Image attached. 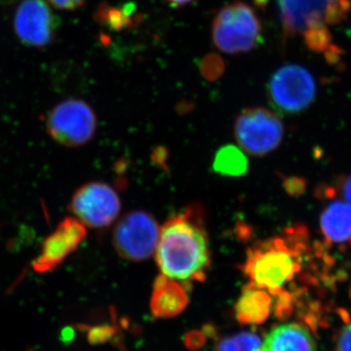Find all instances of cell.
<instances>
[{"mask_svg":"<svg viewBox=\"0 0 351 351\" xmlns=\"http://www.w3.org/2000/svg\"><path fill=\"white\" fill-rule=\"evenodd\" d=\"M284 34H302L314 50L326 49L330 43L327 25L343 19L348 0H276Z\"/></svg>","mask_w":351,"mask_h":351,"instance_id":"3","label":"cell"},{"mask_svg":"<svg viewBox=\"0 0 351 351\" xmlns=\"http://www.w3.org/2000/svg\"><path fill=\"white\" fill-rule=\"evenodd\" d=\"M14 32L27 47H47L54 43L60 19L46 0H22L13 19Z\"/></svg>","mask_w":351,"mask_h":351,"instance_id":"10","label":"cell"},{"mask_svg":"<svg viewBox=\"0 0 351 351\" xmlns=\"http://www.w3.org/2000/svg\"><path fill=\"white\" fill-rule=\"evenodd\" d=\"M262 23L246 2H230L221 7L212 25V38L221 52L235 55L250 52L262 40Z\"/></svg>","mask_w":351,"mask_h":351,"instance_id":"4","label":"cell"},{"mask_svg":"<svg viewBox=\"0 0 351 351\" xmlns=\"http://www.w3.org/2000/svg\"><path fill=\"white\" fill-rule=\"evenodd\" d=\"M213 170L221 176L239 177L248 170V159L239 147L232 145H225L215 156Z\"/></svg>","mask_w":351,"mask_h":351,"instance_id":"16","label":"cell"},{"mask_svg":"<svg viewBox=\"0 0 351 351\" xmlns=\"http://www.w3.org/2000/svg\"><path fill=\"white\" fill-rule=\"evenodd\" d=\"M234 136L242 151L253 156H263L282 143L284 126L271 110L246 108L235 120Z\"/></svg>","mask_w":351,"mask_h":351,"instance_id":"6","label":"cell"},{"mask_svg":"<svg viewBox=\"0 0 351 351\" xmlns=\"http://www.w3.org/2000/svg\"><path fill=\"white\" fill-rule=\"evenodd\" d=\"M136 17L132 8H117L106 3L101 4L94 14L97 22L112 29H121L133 25Z\"/></svg>","mask_w":351,"mask_h":351,"instance_id":"17","label":"cell"},{"mask_svg":"<svg viewBox=\"0 0 351 351\" xmlns=\"http://www.w3.org/2000/svg\"><path fill=\"white\" fill-rule=\"evenodd\" d=\"M75 329L73 327H66L62 329L60 339H61L62 343H69L75 338Z\"/></svg>","mask_w":351,"mask_h":351,"instance_id":"25","label":"cell"},{"mask_svg":"<svg viewBox=\"0 0 351 351\" xmlns=\"http://www.w3.org/2000/svg\"><path fill=\"white\" fill-rule=\"evenodd\" d=\"M320 214L323 245L346 250L351 249V205L339 198H327Z\"/></svg>","mask_w":351,"mask_h":351,"instance_id":"12","label":"cell"},{"mask_svg":"<svg viewBox=\"0 0 351 351\" xmlns=\"http://www.w3.org/2000/svg\"><path fill=\"white\" fill-rule=\"evenodd\" d=\"M159 235L160 228L152 215L133 211L117 223L112 235L113 246L122 258L141 262L154 255Z\"/></svg>","mask_w":351,"mask_h":351,"instance_id":"8","label":"cell"},{"mask_svg":"<svg viewBox=\"0 0 351 351\" xmlns=\"http://www.w3.org/2000/svg\"><path fill=\"white\" fill-rule=\"evenodd\" d=\"M188 304V294L181 284L163 274L157 277L151 300L152 311L156 317H175Z\"/></svg>","mask_w":351,"mask_h":351,"instance_id":"13","label":"cell"},{"mask_svg":"<svg viewBox=\"0 0 351 351\" xmlns=\"http://www.w3.org/2000/svg\"><path fill=\"white\" fill-rule=\"evenodd\" d=\"M315 96V80L300 64H284L272 75L267 84L270 104L282 114H295L306 110Z\"/></svg>","mask_w":351,"mask_h":351,"instance_id":"5","label":"cell"},{"mask_svg":"<svg viewBox=\"0 0 351 351\" xmlns=\"http://www.w3.org/2000/svg\"><path fill=\"white\" fill-rule=\"evenodd\" d=\"M121 209L117 191L105 182H88L73 193L69 210L83 225L103 228L112 225Z\"/></svg>","mask_w":351,"mask_h":351,"instance_id":"9","label":"cell"},{"mask_svg":"<svg viewBox=\"0 0 351 351\" xmlns=\"http://www.w3.org/2000/svg\"><path fill=\"white\" fill-rule=\"evenodd\" d=\"M46 1L60 10L73 11L84 5L87 0H46Z\"/></svg>","mask_w":351,"mask_h":351,"instance_id":"23","label":"cell"},{"mask_svg":"<svg viewBox=\"0 0 351 351\" xmlns=\"http://www.w3.org/2000/svg\"><path fill=\"white\" fill-rule=\"evenodd\" d=\"M308 234L306 226H293L282 234L249 248L242 270L250 284L274 295L283 292L286 284L301 271L304 261L311 258L313 248Z\"/></svg>","mask_w":351,"mask_h":351,"instance_id":"2","label":"cell"},{"mask_svg":"<svg viewBox=\"0 0 351 351\" xmlns=\"http://www.w3.org/2000/svg\"><path fill=\"white\" fill-rule=\"evenodd\" d=\"M260 351H317L315 341L306 328L287 323L271 330Z\"/></svg>","mask_w":351,"mask_h":351,"instance_id":"15","label":"cell"},{"mask_svg":"<svg viewBox=\"0 0 351 351\" xmlns=\"http://www.w3.org/2000/svg\"><path fill=\"white\" fill-rule=\"evenodd\" d=\"M262 341L257 334L243 332L221 339L217 351H260Z\"/></svg>","mask_w":351,"mask_h":351,"instance_id":"18","label":"cell"},{"mask_svg":"<svg viewBox=\"0 0 351 351\" xmlns=\"http://www.w3.org/2000/svg\"><path fill=\"white\" fill-rule=\"evenodd\" d=\"M94 110L78 99H69L57 104L48 112L46 128L53 140L69 147L87 144L96 131Z\"/></svg>","mask_w":351,"mask_h":351,"instance_id":"7","label":"cell"},{"mask_svg":"<svg viewBox=\"0 0 351 351\" xmlns=\"http://www.w3.org/2000/svg\"><path fill=\"white\" fill-rule=\"evenodd\" d=\"M272 294L249 283L234 306L235 316L245 325H260L267 320L274 306Z\"/></svg>","mask_w":351,"mask_h":351,"instance_id":"14","label":"cell"},{"mask_svg":"<svg viewBox=\"0 0 351 351\" xmlns=\"http://www.w3.org/2000/svg\"><path fill=\"white\" fill-rule=\"evenodd\" d=\"M284 188L290 195H301L306 189V182L300 178H287L284 180Z\"/></svg>","mask_w":351,"mask_h":351,"instance_id":"22","label":"cell"},{"mask_svg":"<svg viewBox=\"0 0 351 351\" xmlns=\"http://www.w3.org/2000/svg\"><path fill=\"white\" fill-rule=\"evenodd\" d=\"M86 226L80 219L68 217L58 225L56 230L44 240L41 252L32 263L36 274H47L56 269L84 241Z\"/></svg>","mask_w":351,"mask_h":351,"instance_id":"11","label":"cell"},{"mask_svg":"<svg viewBox=\"0 0 351 351\" xmlns=\"http://www.w3.org/2000/svg\"><path fill=\"white\" fill-rule=\"evenodd\" d=\"M337 350L351 351V324L339 332L337 339Z\"/></svg>","mask_w":351,"mask_h":351,"instance_id":"24","label":"cell"},{"mask_svg":"<svg viewBox=\"0 0 351 351\" xmlns=\"http://www.w3.org/2000/svg\"><path fill=\"white\" fill-rule=\"evenodd\" d=\"M166 1L169 2L171 5L175 7H182L193 3L195 0H166Z\"/></svg>","mask_w":351,"mask_h":351,"instance_id":"26","label":"cell"},{"mask_svg":"<svg viewBox=\"0 0 351 351\" xmlns=\"http://www.w3.org/2000/svg\"><path fill=\"white\" fill-rule=\"evenodd\" d=\"M200 69L202 75L208 80H216L223 73V61L217 56H208L203 59Z\"/></svg>","mask_w":351,"mask_h":351,"instance_id":"21","label":"cell"},{"mask_svg":"<svg viewBox=\"0 0 351 351\" xmlns=\"http://www.w3.org/2000/svg\"><path fill=\"white\" fill-rule=\"evenodd\" d=\"M82 331L87 332V339L91 345H100V343H105L108 339L112 338L113 329L108 325H103V326H94L87 327L84 325H77Z\"/></svg>","mask_w":351,"mask_h":351,"instance_id":"20","label":"cell"},{"mask_svg":"<svg viewBox=\"0 0 351 351\" xmlns=\"http://www.w3.org/2000/svg\"><path fill=\"white\" fill-rule=\"evenodd\" d=\"M199 210L189 208L160 228L156 262L163 276L174 280L202 281L210 265L209 240Z\"/></svg>","mask_w":351,"mask_h":351,"instance_id":"1","label":"cell"},{"mask_svg":"<svg viewBox=\"0 0 351 351\" xmlns=\"http://www.w3.org/2000/svg\"><path fill=\"white\" fill-rule=\"evenodd\" d=\"M316 196L321 200L327 199V198H339L351 205V174L337 178L335 184L332 186L327 184L318 188Z\"/></svg>","mask_w":351,"mask_h":351,"instance_id":"19","label":"cell"},{"mask_svg":"<svg viewBox=\"0 0 351 351\" xmlns=\"http://www.w3.org/2000/svg\"><path fill=\"white\" fill-rule=\"evenodd\" d=\"M29 351H34V350H29Z\"/></svg>","mask_w":351,"mask_h":351,"instance_id":"27","label":"cell"}]
</instances>
